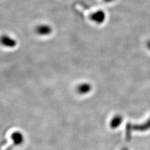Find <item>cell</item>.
Masks as SVG:
<instances>
[{
  "instance_id": "7",
  "label": "cell",
  "mask_w": 150,
  "mask_h": 150,
  "mask_svg": "<svg viewBox=\"0 0 150 150\" xmlns=\"http://www.w3.org/2000/svg\"><path fill=\"white\" fill-rule=\"evenodd\" d=\"M147 45H148V48H149V49L150 50V41H148V43Z\"/></svg>"
},
{
  "instance_id": "3",
  "label": "cell",
  "mask_w": 150,
  "mask_h": 150,
  "mask_svg": "<svg viewBox=\"0 0 150 150\" xmlns=\"http://www.w3.org/2000/svg\"><path fill=\"white\" fill-rule=\"evenodd\" d=\"M36 31L38 34L41 36H48L51 33L52 29L48 25H41L37 27Z\"/></svg>"
},
{
  "instance_id": "2",
  "label": "cell",
  "mask_w": 150,
  "mask_h": 150,
  "mask_svg": "<svg viewBox=\"0 0 150 150\" xmlns=\"http://www.w3.org/2000/svg\"><path fill=\"white\" fill-rule=\"evenodd\" d=\"M91 20L96 23H102L106 18L105 13L103 11H97L91 15Z\"/></svg>"
},
{
  "instance_id": "5",
  "label": "cell",
  "mask_w": 150,
  "mask_h": 150,
  "mask_svg": "<svg viewBox=\"0 0 150 150\" xmlns=\"http://www.w3.org/2000/svg\"><path fill=\"white\" fill-rule=\"evenodd\" d=\"M11 138L13 141L14 143L16 145L21 144L23 142V139H24L22 133L19 132V131H16V132H14L13 133H12Z\"/></svg>"
},
{
  "instance_id": "8",
  "label": "cell",
  "mask_w": 150,
  "mask_h": 150,
  "mask_svg": "<svg viewBox=\"0 0 150 150\" xmlns=\"http://www.w3.org/2000/svg\"><path fill=\"white\" fill-rule=\"evenodd\" d=\"M108 1H111V0H108Z\"/></svg>"
},
{
  "instance_id": "4",
  "label": "cell",
  "mask_w": 150,
  "mask_h": 150,
  "mask_svg": "<svg viewBox=\"0 0 150 150\" xmlns=\"http://www.w3.org/2000/svg\"><path fill=\"white\" fill-rule=\"evenodd\" d=\"M91 90V84L88 83H82L78 86L77 91L79 94L81 95H84L87 94L89 92H90Z\"/></svg>"
},
{
  "instance_id": "1",
  "label": "cell",
  "mask_w": 150,
  "mask_h": 150,
  "mask_svg": "<svg viewBox=\"0 0 150 150\" xmlns=\"http://www.w3.org/2000/svg\"><path fill=\"white\" fill-rule=\"evenodd\" d=\"M0 43L3 46L10 48H14L17 45L16 40L8 35H3L0 38Z\"/></svg>"
},
{
  "instance_id": "6",
  "label": "cell",
  "mask_w": 150,
  "mask_h": 150,
  "mask_svg": "<svg viewBox=\"0 0 150 150\" xmlns=\"http://www.w3.org/2000/svg\"><path fill=\"white\" fill-rule=\"evenodd\" d=\"M122 122V118L120 116H116L115 118L112 119L111 121V125L114 127H116V126H119L120 124Z\"/></svg>"
}]
</instances>
